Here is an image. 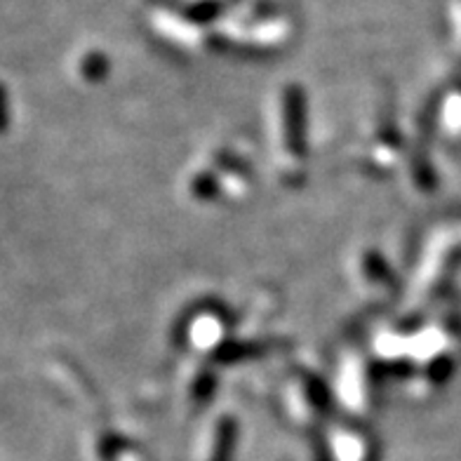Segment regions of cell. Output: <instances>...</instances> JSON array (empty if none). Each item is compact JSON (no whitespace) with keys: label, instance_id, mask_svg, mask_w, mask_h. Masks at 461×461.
<instances>
[{"label":"cell","instance_id":"1","mask_svg":"<svg viewBox=\"0 0 461 461\" xmlns=\"http://www.w3.org/2000/svg\"><path fill=\"white\" fill-rule=\"evenodd\" d=\"M10 125V102H7L5 87L0 86V134L5 132Z\"/></svg>","mask_w":461,"mask_h":461}]
</instances>
